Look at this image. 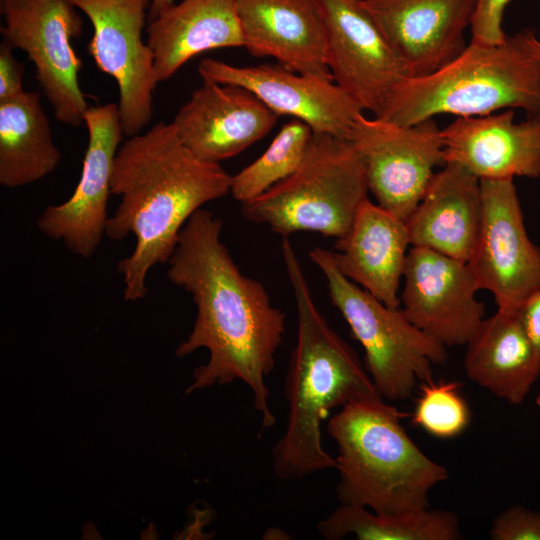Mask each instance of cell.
Returning a JSON list of instances; mask_svg holds the SVG:
<instances>
[{"instance_id":"6","label":"cell","mask_w":540,"mask_h":540,"mask_svg":"<svg viewBox=\"0 0 540 540\" xmlns=\"http://www.w3.org/2000/svg\"><path fill=\"white\" fill-rule=\"evenodd\" d=\"M368 192L365 167L353 144L313 133L298 168L242 203V214L283 237L308 231L337 240L349 231Z\"/></svg>"},{"instance_id":"7","label":"cell","mask_w":540,"mask_h":540,"mask_svg":"<svg viewBox=\"0 0 540 540\" xmlns=\"http://www.w3.org/2000/svg\"><path fill=\"white\" fill-rule=\"evenodd\" d=\"M309 257L327 281L332 304L363 347L365 368L385 400L404 401L416 386L432 379L433 365L448 358L446 346L411 323L400 307L386 306L344 276L332 251L315 247Z\"/></svg>"},{"instance_id":"19","label":"cell","mask_w":540,"mask_h":540,"mask_svg":"<svg viewBox=\"0 0 540 540\" xmlns=\"http://www.w3.org/2000/svg\"><path fill=\"white\" fill-rule=\"evenodd\" d=\"M244 46L282 67L332 79L326 63L323 15L317 0H235Z\"/></svg>"},{"instance_id":"22","label":"cell","mask_w":540,"mask_h":540,"mask_svg":"<svg viewBox=\"0 0 540 540\" xmlns=\"http://www.w3.org/2000/svg\"><path fill=\"white\" fill-rule=\"evenodd\" d=\"M147 36L159 82L196 55L244 46L235 0H182L149 21Z\"/></svg>"},{"instance_id":"11","label":"cell","mask_w":540,"mask_h":540,"mask_svg":"<svg viewBox=\"0 0 540 540\" xmlns=\"http://www.w3.org/2000/svg\"><path fill=\"white\" fill-rule=\"evenodd\" d=\"M68 1L93 26L88 52L96 66L116 81L124 135L141 133L152 118V93L159 83L153 51L142 37L151 0Z\"/></svg>"},{"instance_id":"18","label":"cell","mask_w":540,"mask_h":540,"mask_svg":"<svg viewBox=\"0 0 540 540\" xmlns=\"http://www.w3.org/2000/svg\"><path fill=\"white\" fill-rule=\"evenodd\" d=\"M445 163L480 180L540 176V117L516 122L513 109L457 117L442 129Z\"/></svg>"},{"instance_id":"31","label":"cell","mask_w":540,"mask_h":540,"mask_svg":"<svg viewBox=\"0 0 540 540\" xmlns=\"http://www.w3.org/2000/svg\"><path fill=\"white\" fill-rule=\"evenodd\" d=\"M516 313L540 363V290L531 294L520 305Z\"/></svg>"},{"instance_id":"27","label":"cell","mask_w":540,"mask_h":540,"mask_svg":"<svg viewBox=\"0 0 540 540\" xmlns=\"http://www.w3.org/2000/svg\"><path fill=\"white\" fill-rule=\"evenodd\" d=\"M460 387L459 382L433 378L420 383L412 423L441 439L461 434L469 425L471 414Z\"/></svg>"},{"instance_id":"21","label":"cell","mask_w":540,"mask_h":540,"mask_svg":"<svg viewBox=\"0 0 540 540\" xmlns=\"http://www.w3.org/2000/svg\"><path fill=\"white\" fill-rule=\"evenodd\" d=\"M480 179L465 168L445 163L406 221L411 246L468 262L481 223Z\"/></svg>"},{"instance_id":"25","label":"cell","mask_w":540,"mask_h":540,"mask_svg":"<svg viewBox=\"0 0 540 540\" xmlns=\"http://www.w3.org/2000/svg\"><path fill=\"white\" fill-rule=\"evenodd\" d=\"M327 540L353 535L359 540H457L459 519L449 510L429 507L399 514H383L366 507L340 504L317 523Z\"/></svg>"},{"instance_id":"13","label":"cell","mask_w":540,"mask_h":540,"mask_svg":"<svg viewBox=\"0 0 540 540\" xmlns=\"http://www.w3.org/2000/svg\"><path fill=\"white\" fill-rule=\"evenodd\" d=\"M83 124L88 131L81 176L72 195L48 206L37 219L39 231L61 241L74 255L91 257L106 233L107 204L114 161L124 135L119 106H89Z\"/></svg>"},{"instance_id":"12","label":"cell","mask_w":540,"mask_h":540,"mask_svg":"<svg viewBox=\"0 0 540 540\" xmlns=\"http://www.w3.org/2000/svg\"><path fill=\"white\" fill-rule=\"evenodd\" d=\"M333 81L363 110L378 116L412 74L391 47L362 0H317Z\"/></svg>"},{"instance_id":"17","label":"cell","mask_w":540,"mask_h":540,"mask_svg":"<svg viewBox=\"0 0 540 540\" xmlns=\"http://www.w3.org/2000/svg\"><path fill=\"white\" fill-rule=\"evenodd\" d=\"M277 120L247 89L203 81L171 123L193 154L220 164L266 136Z\"/></svg>"},{"instance_id":"32","label":"cell","mask_w":540,"mask_h":540,"mask_svg":"<svg viewBox=\"0 0 540 540\" xmlns=\"http://www.w3.org/2000/svg\"><path fill=\"white\" fill-rule=\"evenodd\" d=\"M526 50L540 62V38L530 30L518 33Z\"/></svg>"},{"instance_id":"16","label":"cell","mask_w":540,"mask_h":540,"mask_svg":"<svg viewBox=\"0 0 540 540\" xmlns=\"http://www.w3.org/2000/svg\"><path fill=\"white\" fill-rule=\"evenodd\" d=\"M412 77L428 75L467 46L476 0H362Z\"/></svg>"},{"instance_id":"20","label":"cell","mask_w":540,"mask_h":540,"mask_svg":"<svg viewBox=\"0 0 540 540\" xmlns=\"http://www.w3.org/2000/svg\"><path fill=\"white\" fill-rule=\"evenodd\" d=\"M409 245L406 222L366 199L349 231L336 240L333 255L344 276L386 306L399 308Z\"/></svg>"},{"instance_id":"34","label":"cell","mask_w":540,"mask_h":540,"mask_svg":"<svg viewBox=\"0 0 540 540\" xmlns=\"http://www.w3.org/2000/svg\"><path fill=\"white\" fill-rule=\"evenodd\" d=\"M536 404L540 407V394L536 398Z\"/></svg>"},{"instance_id":"24","label":"cell","mask_w":540,"mask_h":540,"mask_svg":"<svg viewBox=\"0 0 540 540\" xmlns=\"http://www.w3.org/2000/svg\"><path fill=\"white\" fill-rule=\"evenodd\" d=\"M38 92L0 102V184L17 188L52 173L61 161Z\"/></svg>"},{"instance_id":"2","label":"cell","mask_w":540,"mask_h":540,"mask_svg":"<svg viewBox=\"0 0 540 540\" xmlns=\"http://www.w3.org/2000/svg\"><path fill=\"white\" fill-rule=\"evenodd\" d=\"M231 180L219 163L193 154L172 123L159 122L119 147L111 192L120 203L108 217L105 235L112 240L129 234L136 238L132 253L117 266L126 301L146 295L149 271L168 263L189 218L204 204L230 193Z\"/></svg>"},{"instance_id":"9","label":"cell","mask_w":540,"mask_h":540,"mask_svg":"<svg viewBox=\"0 0 540 540\" xmlns=\"http://www.w3.org/2000/svg\"><path fill=\"white\" fill-rule=\"evenodd\" d=\"M349 141L359 153L377 204L407 221L437 166L445 164L442 130L433 119L399 125L360 114Z\"/></svg>"},{"instance_id":"33","label":"cell","mask_w":540,"mask_h":540,"mask_svg":"<svg viewBox=\"0 0 540 540\" xmlns=\"http://www.w3.org/2000/svg\"><path fill=\"white\" fill-rule=\"evenodd\" d=\"M175 0H151L148 10L149 21L157 17L160 13L172 6Z\"/></svg>"},{"instance_id":"8","label":"cell","mask_w":540,"mask_h":540,"mask_svg":"<svg viewBox=\"0 0 540 540\" xmlns=\"http://www.w3.org/2000/svg\"><path fill=\"white\" fill-rule=\"evenodd\" d=\"M68 0H1L3 41L26 53L55 118L72 127L83 124L89 107L78 79L82 59L72 39L83 20Z\"/></svg>"},{"instance_id":"23","label":"cell","mask_w":540,"mask_h":540,"mask_svg":"<svg viewBox=\"0 0 540 540\" xmlns=\"http://www.w3.org/2000/svg\"><path fill=\"white\" fill-rule=\"evenodd\" d=\"M467 377L494 396L520 404L540 376L537 353L517 313L497 310L466 344Z\"/></svg>"},{"instance_id":"28","label":"cell","mask_w":540,"mask_h":540,"mask_svg":"<svg viewBox=\"0 0 540 540\" xmlns=\"http://www.w3.org/2000/svg\"><path fill=\"white\" fill-rule=\"evenodd\" d=\"M489 533L493 540H540V511L510 506L495 517Z\"/></svg>"},{"instance_id":"1","label":"cell","mask_w":540,"mask_h":540,"mask_svg":"<svg viewBox=\"0 0 540 540\" xmlns=\"http://www.w3.org/2000/svg\"><path fill=\"white\" fill-rule=\"evenodd\" d=\"M222 226L212 212L197 210L168 261V279L188 292L196 306L193 328L175 354L181 358L206 349L208 361L194 370L186 393L240 380L251 391L264 430L276 422L266 377L275 365L286 315L272 304L261 282L241 272L221 241Z\"/></svg>"},{"instance_id":"26","label":"cell","mask_w":540,"mask_h":540,"mask_svg":"<svg viewBox=\"0 0 540 540\" xmlns=\"http://www.w3.org/2000/svg\"><path fill=\"white\" fill-rule=\"evenodd\" d=\"M313 131L301 120L282 126L265 152L232 176L230 193L239 202H248L291 175L300 165Z\"/></svg>"},{"instance_id":"30","label":"cell","mask_w":540,"mask_h":540,"mask_svg":"<svg viewBox=\"0 0 540 540\" xmlns=\"http://www.w3.org/2000/svg\"><path fill=\"white\" fill-rule=\"evenodd\" d=\"M24 66L19 63L13 48L5 41L0 44V102L15 98L23 89Z\"/></svg>"},{"instance_id":"14","label":"cell","mask_w":540,"mask_h":540,"mask_svg":"<svg viewBox=\"0 0 540 540\" xmlns=\"http://www.w3.org/2000/svg\"><path fill=\"white\" fill-rule=\"evenodd\" d=\"M400 296L403 313L446 347L466 345L485 319L479 290L466 262L412 246Z\"/></svg>"},{"instance_id":"5","label":"cell","mask_w":540,"mask_h":540,"mask_svg":"<svg viewBox=\"0 0 540 540\" xmlns=\"http://www.w3.org/2000/svg\"><path fill=\"white\" fill-rule=\"evenodd\" d=\"M501 109L540 117V62L519 34L500 44L471 41L442 68L403 82L376 117L413 125L440 114L474 117Z\"/></svg>"},{"instance_id":"4","label":"cell","mask_w":540,"mask_h":540,"mask_svg":"<svg viewBox=\"0 0 540 540\" xmlns=\"http://www.w3.org/2000/svg\"><path fill=\"white\" fill-rule=\"evenodd\" d=\"M405 416L376 396L350 402L329 419L341 504L383 514L429 507L430 491L448 479V471L409 437L401 424Z\"/></svg>"},{"instance_id":"3","label":"cell","mask_w":540,"mask_h":540,"mask_svg":"<svg viewBox=\"0 0 540 540\" xmlns=\"http://www.w3.org/2000/svg\"><path fill=\"white\" fill-rule=\"evenodd\" d=\"M281 252L295 298L297 340L284 386L287 424L272 449V471L279 480L298 481L335 467L321 437L330 411L381 395L354 350L317 308L288 237L282 239Z\"/></svg>"},{"instance_id":"15","label":"cell","mask_w":540,"mask_h":540,"mask_svg":"<svg viewBox=\"0 0 540 540\" xmlns=\"http://www.w3.org/2000/svg\"><path fill=\"white\" fill-rule=\"evenodd\" d=\"M203 81L247 89L278 116L306 123L313 133L349 140L361 106L333 80L274 65L234 66L205 58L198 65Z\"/></svg>"},{"instance_id":"29","label":"cell","mask_w":540,"mask_h":540,"mask_svg":"<svg viewBox=\"0 0 540 540\" xmlns=\"http://www.w3.org/2000/svg\"><path fill=\"white\" fill-rule=\"evenodd\" d=\"M511 0H476L470 29L471 41L480 44H500L507 34L503 30V17Z\"/></svg>"},{"instance_id":"10","label":"cell","mask_w":540,"mask_h":540,"mask_svg":"<svg viewBox=\"0 0 540 540\" xmlns=\"http://www.w3.org/2000/svg\"><path fill=\"white\" fill-rule=\"evenodd\" d=\"M481 223L467 264L497 310L516 313L540 290V249L529 239L513 179L480 180Z\"/></svg>"}]
</instances>
